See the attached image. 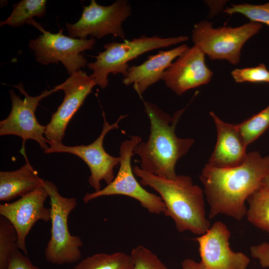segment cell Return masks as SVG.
<instances>
[{
  "instance_id": "6da1fadb",
  "label": "cell",
  "mask_w": 269,
  "mask_h": 269,
  "mask_svg": "<svg viewBox=\"0 0 269 269\" xmlns=\"http://www.w3.org/2000/svg\"><path fill=\"white\" fill-rule=\"evenodd\" d=\"M269 173V156L258 151L247 153L240 165L219 168L207 164L200 179L209 205V218L224 214L237 220L247 213L245 202L262 185Z\"/></svg>"
},
{
  "instance_id": "7a4b0ae2",
  "label": "cell",
  "mask_w": 269,
  "mask_h": 269,
  "mask_svg": "<svg viewBox=\"0 0 269 269\" xmlns=\"http://www.w3.org/2000/svg\"><path fill=\"white\" fill-rule=\"evenodd\" d=\"M145 112L150 122L147 140L141 141L134 150L140 158V168L150 174L167 179H175L177 161L185 155L194 139L179 138L175 128L185 109L175 112L172 117L156 105L143 101Z\"/></svg>"
},
{
  "instance_id": "3957f363",
  "label": "cell",
  "mask_w": 269,
  "mask_h": 269,
  "mask_svg": "<svg viewBox=\"0 0 269 269\" xmlns=\"http://www.w3.org/2000/svg\"><path fill=\"white\" fill-rule=\"evenodd\" d=\"M133 171L140 183L156 191L162 200L165 216L171 218L177 230L202 235L210 228L206 217L204 190L188 175L167 179L148 173L135 165Z\"/></svg>"
},
{
  "instance_id": "277c9868",
  "label": "cell",
  "mask_w": 269,
  "mask_h": 269,
  "mask_svg": "<svg viewBox=\"0 0 269 269\" xmlns=\"http://www.w3.org/2000/svg\"><path fill=\"white\" fill-rule=\"evenodd\" d=\"M188 39L184 35L163 38L142 35L122 42L106 43L104 45V50L95 57V61L87 63L88 67L93 71L90 77L96 85L104 89L108 85L109 74L126 75L130 61L147 52L184 42Z\"/></svg>"
},
{
  "instance_id": "5b68a950",
  "label": "cell",
  "mask_w": 269,
  "mask_h": 269,
  "mask_svg": "<svg viewBox=\"0 0 269 269\" xmlns=\"http://www.w3.org/2000/svg\"><path fill=\"white\" fill-rule=\"evenodd\" d=\"M43 186L50 199L51 228L50 237L45 250L46 260L53 265H62L77 262L81 257V238L70 234L68 217L75 208V197H65L51 181L43 180Z\"/></svg>"
},
{
  "instance_id": "8992f818",
  "label": "cell",
  "mask_w": 269,
  "mask_h": 269,
  "mask_svg": "<svg viewBox=\"0 0 269 269\" xmlns=\"http://www.w3.org/2000/svg\"><path fill=\"white\" fill-rule=\"evenodd\" d=\"M262 27V24L250 21L236 27L224 26L214 28L212 22L202 20L194 25L192 40L209 59L226 60L236 65L240 62L244 44Z\"/></svg>"
},
{
  "instance_id": "52a82bcc",
  "label": "cell",
  "mask_w": 269,
  "mask_h": 269,
  "mask_svg": "<svg viewBox=\"0 0 269 269\" xmlns=\"http://www.w3.org/2000/svg\"><path fill=\"white\" fill-rule=\"evenodd\" d=\"M37 28L41 34L29 41V47L34 52L37 62L47 65L61 62L69 74L71 75L87 65L86 59L81 52L92 49L95 38L80 39L67 36L63 34V29L52 33L45 30L34 19L27 23Z\"/></svg>"
},
{
  "instance_id": "ba28073f",
  "label": "cell",
  "mask_w": 269,
  "mask_h": 269,
  "mask_svg": "<svg viewBox=\"0 0 269 269\" xmlns=\"http://www.w3.org/2000/svg\"><path fill=\"white\" fill-rule=\"evenodd\" d=\"M141 141L140 136L134 135L122 142L120 167L116 176L104 188L85 194L83 198L84 203L102 196L124 195L136 200L150 213L158 215L164 213L165 205L160 197L143 188L134 176L131 159L134 149Z\"/></svg>"
},
{
  "instance_id": "9c48e42d",
  "label": "cell",
  "mask_w": 269,
  "mask_h": 269,
  "mask_svg": "<svg viewBox=\"0 0 269 269\" xmlns=\"http://www.w3.org/2000/svg\"><path fill=\"white\" fill-rule=\"evenodd\" d=\"M24 96L23 99L16 95L13 90L9 91L11 108L8 116L0 122V135H14L22 139L21 149L25 148L28 139L36 141L44 151L48 149V140L44 136L45 126L40 125L36 119L35 112L39 102L43 98L58 91L55 86L53 89L45 90L36 96L29 95L20 82L13 86Z\"/></svg>"
},
{
  "instance_id": "30bf717a",
  "label": "cell",
  "mask_w": 269,
  "mask_h": 269,
  "mask_svg": "<svg viewBox=\"0 0 269 269\" xmlns=\"http://www.w3.org/2000/svg\"><path fill=\"white\" fill-rule=\"evenodd\" d=\"M132 14V8L127 0H117L110 5L99 4L91 0L83 10L79 19L74 24L66 23L69 36L86 39L91 35L98 39L108 34L125 39L123 23Z\"/></svg>"
},
{
  "instance_id": "8fae6325",
  "label": "cell",
  "mask_w": 269,
  "mask_h": 269,
  "mask_svg": "<svg viewBox=\"0 0 269 269\" xmlns=\"http://www.w3.org/2000/svg\"><path fill=\"white\" fill-rule=\"evenodd\" d=\"M104 124L99 136L91 143L88 145L68 146L62 142H51L48 140V149L44 151L49 154L55 152H65L72 154L82 159L88 166L90 175L88 182L95 189L101 190V182L104 181L110 184L114 179V168L120 162V157L111 155L106 152L103 146L104 139L108 132L119 128L120 122L127 117L121 115L117 121L110 125L103 113Z\"/></svg>"
},
{
  "instance_id": "7c38bea8",
  "label": "cell",
  "mask_w": 269,
  "mask_h": 269,
  "mask_svg": "<svg viewBox=\"0 0 269 269\" xmlns=\"http://www.w3.org/2000/svg\"><path fill=\"white\" fill-rule=\"evenodd\" d=\"M96 85L90 76L79 70L56 86L58 91H64V97L45 126L44 135L48 141L62 142L69 123Z\"/></svg>"
},
{
  "instance_id": "4fadbf2b",
  "label": "cell",
  "mask_w": 269,
  "mask_h": 269,
  "mask_svg": "<svg viewBox=\"0 0 269 269\" xmlns=\"http://www.w3.org/2000/svg\"><path fill=\"white\" fill-rule=\"evenodd\" d=\"M49 197L43 185L11 202L0 204V215L14 226L17 235L19 249L27 255L26 239L36 222L50 221V208L44 206Z\"/></svg>"
},
{
  "instance_id": "5bb4252c",
  "label": "cell",
  "mask_w": 269,
  "mask_h": 269,
  "mask_svg": "<svg viewBox=\"0 0 269 269\" xmlns=\"http://www.w3.org/2000/svg\"><path fill=\"white\" fill-rule=\"evenodd\" d=\"M230 232L222 222L216 221L204 234L195 238L201 262L207 269H246L249 258L230 247Z\"/></svg>"
},
{
  "instance_id": "9a60e30c",
  "label": "cell",
  "mask_w": 269,
  "mask_h": 269,
  "mask_svg": "<svg viewBox=\"0 0 269 269\" xmlns=\"http://www.w3.org/2000/svg\"><path fill=\"white\" fill-rule=\"evenodd\" d=\"M213 75L205 64V54L196 45L189 47L164 72L162 80L177 95L208 84Z\"/></svg>"
},
{
  "instance_id": "2e32d148",
  "label": "cell",
  "mask_w": 269,
  "mask_h": 269,
  "mask_svg": "<svg viewBox=\"0 0 269 269\" xmlns=\"http://www.w3.org/2000/svg\"><path fill=\"white\" fill-rule=\"evenodd\" d=\"M210 115L217 129V140L208 164L219 168L241 164L247 155V145L237 125L223 121L213 112H210Z\"/></svg>"
},
{
  "instance_id": "e0dca14e",
  "label": "cell",
  "mask_w": 269,
  "mask_h": 269,
  "mask_svg": "<svg viewBox=\"0 0 269 269\" xmlns=\"http://www.w3.org/2000/svg\"><path fill=\"white\" fill-rule=\"evenodd\" d=\"M188 48L187 44H183L149 56L142 64L129 67L123 79V84L127 86L133 85L134 90L141 97L149 87L162 80L164 72L173 60Z\"/></svg>"
},
{
  "instance_id": "ac0fdd59",
  "label": "cell",
  "mask_w": 269,
  "mask_h": 269,
  "mask_svg": "<svg viewBox=\"0 0 269 269\" xmlns=\"http://www.w3.org/2000/svg\"><path fill=\"white\" fill-rule=\"evenodd\" d=\"M20 152L24 157V164L15 170L0 172V201L21 197L43 185L44 179L30 164L25 150Z\"/></svg>"
},
{
  "instance_id": "d6986e66",
  "label": "cell",
  "mask_w": 269,
  "mask_h": 269,
  "mask_svg": "<svg viewBox=\"0 0 269 269\" xmlns=\"http://www.w3.org/2000/svg\"><path fill=\"white\" fill-rule=\"evenodd\" d=\"M247 201L248 221L269 234V190L261 185Z\"/></svg>"
},
{
  "instance_id": "ffe728a7",
  "label": "cell",
  "mask_w": 269,
  "mask_h": 269,
  "mask_svg": "<svg viewBox=\"0 0 269 269\" xmlns=\"http://www.w3.org/2000/svg\"><path fill=\"white\" fill-rule=\"evenodd\" d=\"M73 269H134L131 255L123 252L98 253L87 257Z\"/></svg>"
},
{
  "instance_id": "44dd1931",
  "label": "cell",
  "mask_w": 269,
  "mask_h": 269,
  "mask_svg": "<svg viewBox=\"0 0 269 269\" xmlns=\"http://www.w3.org/2000/svg\"><path fill=\"white\" fill-rule=\"evenodd\" d=\"M46 0H22L13 5V10L10 15L4 21H1L0 26L7 25L13 27L21 26L33 17H42L46 13Z\"/></svg>"
},
{
  "instance_id": "7402d4cb",
  "label": "cell",
  "mask_w": 269,
  "mask_h": 269,
  "mask_svg": "<svg viewBox=\"0 0 269 269\" xmlns=\"http://www.w3.org/2000/svg\"><path fill=\"white\" fill-rule=\"evenodd\" d=\"M16 231L6 218L0 217V269H7L12 256L18 251Z\"/></svg>"
},
{
  "instance_id": "603a6c76",
  "label": "cell",
  "mask_w": 269,
  "mask_h": 269,
  "mask_svg": "<svg viewBox=\"0 0 269 269\" xmlns=\"http://www.w3.org/2000/svg\"><path fill=\"white\" fill-rule=\"evenodd\" d=\"M237 126L248 146L269 128V105L259 113Z\"/></svg>"
},
{
  "instance_id": "cb8c5ba5",
  "label": "cell",
  "mask_w": 269,
  "mask_h": 269,
  "mask_svg": "<svg viewBox=\"0 0 269 269\" xmlns=\"http://www.w3.org/2000/svg\"><path fill=\"white\" fill-rule=\"evenodd\" d=\"M228 14L240 13L251 22L264 23L269 27V2L263 4H233L224 10Z\"/></svg>"
},
{
  "instance_id": "d4e9b609",
  "label": "cell",
  "mask_w": 269,
  "mask_h": 269,
  "mask_svg": "<svg viewBox=\"0 0 269 269\" xmlns=\"http://www.w3.org/2000/svg\"><path fill=\"white\" fill-rule=\"evenodd\" d=\"M134 269H168L151 251L142 245L134 248L130 254Z\"/></svg>"
},
{
  "instance_id": "484cf974",
  "label": "cell",
  "mask_w": 269,
  "mask_h": 269,
  "mask_svg": "<svg viewBox=\"0 0 269 269\" xmlns=\"http://www.w3.org/2000/svg\"><path fill=\"white\" fill-rule=\"evenodd\" d=\"M231 75L237 83H269V70L263 63L255 67L234 69Z\"/></svg>"
},
{
  "instance_id": "4316f807",
  "label": "cell",
  "mask_w": 269,
  "mask_h": 269,
  "mask_svg": "<svg viewBox=\"0 0 269 269\" xmlns=\"http://www.w3.org/2000/svg\"><path fill=\"white\" fill-rule=\"evenodd\" d=\"M250 253L254 258L259 261L262 268H269V243L263 242L251 246Z\"/></svg>"
},
{
  "instance_id": "83f0119b",
  "label": "cell",
  "mask_w": 269,
  "mask_h": 269,
  "mask_svg": "<svg viewBox=\"0 0 269 269\" xmlns=\"http://www.w3.org/2000/svg\"><path fill=\"white\" fill-rule=\"evenodd\" d=\"M7 269H40L33 265L26 255L18 251L11 258Z\"/></svg>"
},
{
  "instance_id": "f1b7e54d",
  "label": "cell",
  "mask_w": 269,
  "mask_h": 269,
  "mask_svg": "<svg viewBox=\"0 0 269 269\" xmlns=\"http://www.w3.org/2000/svg\"><path fill=\"white\" fill-rule=\"evenodd\" d=\"M181 265L182 269H207L201 262H197L191 259H185Z\"/></svg>"
},
{
  "instance_id": "f546056e",
  "label": "cell",
  "mask_w": 269,
  "mask_h": 269,
  "mask_svg": "<svg viewBox=\"0 0 269 269\" xmlns=\"http://www.w3.org/2000/svg\"><path fill=\"white\" fill-rule=\"evenodd\" d=\"M261 185L269 190V173L264 179Z\"/></svg>"
}]
</instances>
